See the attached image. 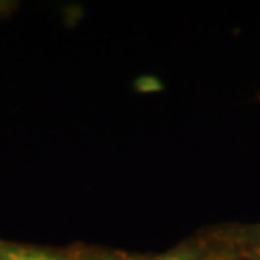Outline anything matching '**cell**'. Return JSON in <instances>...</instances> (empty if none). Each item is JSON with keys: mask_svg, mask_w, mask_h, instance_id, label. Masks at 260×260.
<instances>
[{"mask_svg": "<svg viewBox=\"0 0 260 260\" xmlns=\"http://www.w3.org/2000/svg\"><path fill=\"white\" fill-rule=\"evenodd\" d=\"M221 240L226 243L233 255L242 258H258L260 257V223L247 226L230 228Z\"/></svg>", "mask_w": 260, "mask_h": 260, "instance_id": "1", "label": "cell"}, {"mask_svg": "<svg viewBox=\"0 0 260 260\" xmlns=\"http://www.w3.org/2000/svg\"><path fill=\"white\" fill-rule=\"evenodd\" d=\"M205 248H201L200 245L194 243H188V245H181L176 247L173 250L160 253V255L154 257H144V258H134V260H211Z\"/></svg>", "mask_w": 260, "mask_h": 260, "instance_id": "2", "label": "cell"}, {"mask_svg": "<svg viewBox=\"0 0 260 260\" xmlns=\"http://www.w3.org/2000/svg\"><path fill=\"white\" fill-rule=\"evenodd\" d=\"M100 260H115V258H100Z\"/></svg>", "mask_w": 260, "mask_h": 260, "instance_id": "4", "label": "cell"}, {"mask_svg": "<svg viewBox=\"0 0 260 260\" xmlns=\"http://www.w3.org/2000/svg\"><path fill=\"white\" fill-rule=\"evenodd\" d=\"M243 260H260V257L258 258H243Z\"/></svg>", "mask_w": 260, "mask_h": 260, "instance_id": "3", "label": "cell"}]
</instances>
